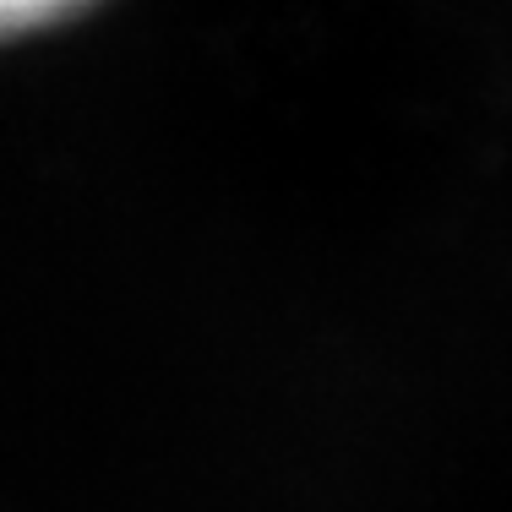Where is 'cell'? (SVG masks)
Masks as SVG:
<instances>
[{
	"instance_id": "obj_1",
	"label": "cell",
	"mask_w": 512,
	"mask_h": 512,
	"mask_svg": "<svg viewBox=\"0 0 512 512\" xmlns=\"http://www.w3.org/2000/svg\"><path fill=\"white\" fill-rule=\"evenodd\" d=\"M93 0H0V44H22L39 33L60 28V22L82 17Z\"/></svg>"
}]
</instances>
